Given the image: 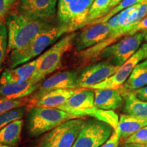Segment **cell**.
<instances>
[{
	"label": "cell",
	"mask_w": 147,
	"mask_h": 147,
	"mask_svg": "<svg viewBox=\"0 0 147 147\" xmlns=\"http://www.w3.org/2000/svg\"><path fill=\"white\" fill-rule=\"evenodd\" d=\"M25 100H11L0 97V115L14 108L25 106Z\"/></svg>",
	"instance_id": "f1b7e54d"
},
{
	"label": "cell",
	"mask_w": 147,
	"mask_h": 147,
	"mask_svg": "<svg viewBox=\"0 0 147 147\" xmlns=\"http://www.w3.org/2000/svg\"><path fill=\"white\" fill-rule=\"evenodd\" d=\"M95 92L87 88L76 89V91L65 104L59 106L60 109L82 118L84 116L93 117L97 108L94 105Z\"/></svg>",
	"instance_id": "ba28073f"
},
{
	"label": "cell",
	"mask_w": 147,
	"mask_h": 147,
	"mask_svg": "<svg viewBox=\"0 0 147 147\" xmlns=\"http://www.w3.org/2000/svg\"><path fill=\"white\" fill-rule=\"evenodd\" d=\"M78 71L70 70L58 72L49 77L43 83L40 84L38 90L33 93L32 96L29 98V104L31 106L42 95L52 91L61 89H78L77 79L79 76Z\"/></svg>",
	"instance_id": "7c38bea8"
},
{
	"label": "cell",
	"mask_w": 147,
	"mask_h": 147,
	"mask_svg": "<svg viewBox=\"0 0 147 147\" xmlns=\"http://www.w3.org/2000/svg\"><path fill=\"white\" fill-rule=\"evenodd\" d=\"M110 3L111 0H94L82 27L89 25L93 21L106 16L112 10Z\"/></svg>",
	"instance_id": "603a6c76"
},
{
	"label": "cell",
	"mask_w": 147,
	"mask_h": 147,
	"mask_svg": "<svg viewBox=\"0 0 147 147\" xmlns=\"http://www.w3.org/2000/svg\"><path fill=\"white\" fill-rule=\"evenodd\" d=\"M144 46L145 47V49H146V58H147V43L144 44Z\"/></svg>",
	"instance_id": "f35d334b"
},
{
	"label": "cell",
	"mask_w": 147,
	"mask_h": 147,
	"mask_svg": "<svg viewBox=\"0 0 147 147\" xmlns=\"http://www.w3.org/2000/svg\"><path fill=\"white\" fill-rule=\"evenodd\" d=\"M94 105L97 109L113 110L123 105L124 98L120 88L95 89Z\"/></svg>",
	"instance_id": "9a60e30c"
},
{
	"label": "cell",
	"mask_w": 147,
	"mask_h": 147,
	"mask_svg": "<svg viewBox=\"0 0 147 147\" xmlns=\"http://www.w3.org/2000/svg\"><path fill=\"white\" fill-rule=\"evenodd\" d=\"M119 141H120V135H119L118 128H116L114 129L113 133L112 134L110 138L100 147H118Z\"/></svg>",
	"instance_id": "4dcf8cb0"
},
{
	"label": "cell",
	"mask_w": 147,
	"mask_h": 147,
	"mask_svg": "<svg viewBox=\"0 0 147 147\" xmlns=\"http://www.w3.org/2000/svg\"><path fill=\"white\" fill-rule=\"evenodd\" d=\"M40 84H33L29 80L23 82H4L0 83V97L15 100L32 94L39 87Z\"/></svg>",
	"instance_id": "2e32d148"
},
{
	"label": "cell",
	"mask_w": 147,
	"mask_h": 147,
	"mask_svg": "<svg viewBox=\"0 0 147 147\" xmlns=\"http://www.w3.org/2000/svg\"><path fill=\"white\" fill-rule=\"evenodd\" d=\"M146 1H147V0H146Z\"/></svg>",
	"instance_id": "b9f144b4"
},
{
	"label": "cell",
	"mask_w": 147,
	"mask_h": 147,
	"mask_svg": "<svg viewBox=\"0 0 147 147\" xmlns=\"http://www.w3.org/2000/svg\"><path fill=\"white\" fill-rule=\"evenodd\" d=\"M147 31V17H144L138 23L134 26L133 29L129 32L128 36H133L136 33Z\"/></svg>",
	"instance_id": "1f68e13d"
},
{
	"label": "cell",
	"mask_w": 147,
	"mask_h": 147,
	"mask_svg": "<svg viewBox=\"0 0 147 147\" xmlns=\"http://www.w3.org/2000/svg\"><path fill=\"white\" fill-rule=\"evenodd\" d=\"M76 90V89H61L49 92L37 100L32 106L57 108L59 106L65 104L66 101L75 93Z\"/></svg>",
	"instance_id": "ac0fdd59"
},
{
	"label": "cell",
	"mask_w": 147,
	"mask_h": 147,
	"mask_svg": "<svg viewBox=\"0 0 147 147\" xmlns=\"http://www.w3.org/2000/svg\"><path fill=\"white\" fill-rule=\"evenodd\" d=\"M80 117L55 108L32 106L27 113V129L31 137L50 131L65 121Z\"/></svg>",
	"instance_id": "7a4b0ae2"
},
{
	"label": "cell",
	"mask_w": 147,
	"mask_h": 147,
	"mask_svg": "<svg viewBox=\"0 0 147 147\" xmlns=\"http://www.w3.org/2000/svg\"><path fill=\"white\" fill-rule=\"evenodd\" d=\"M17 0H0V21L8 13Z\"/></svg>",
	"instance_id": "f546056e"
},
{
	"label": "cell",
	"mask_w": 147,
	"mask_h": 147,
	"mask_svg": "<svg viewBox=\"0 0 147 147\" xmlns=\"http://www.w3.org/2000/svg\"><path fill=\"white\" fill-rule=\"evenodd\" d=\"M106 23H107L108 27H109L110 32H113V31L118 30V29H120L119 14L114 16L113 17H112L110 20H108Z\"/></svg>",
	"instance_id": "d6a6232c"
},
{
	"label": "cell",
	"mask_w": 147,
	"mask_h": 147,
	"mask_svg": "<svg viewBox=\"0 0 147 147\" xmlns=\"http://www.w3.org/2000/svg\"><path fill=\"white\" fill-rule=\"evenodd\" d=\"M144 40H145V41H146V42H147V32H146V36H145V37H144Z\"/></svg>",
	"instance_id": "ab89813d"
},
{
	"label": "cell",
	"mask_w": 147,
	"mask_h": 147,
	"mask_svg": "<svg viewBox=\"0 0 147 147\" xmlns=\"http://www.w3.org/2000/svg\"><path fill=\"white\" fill-rule=\"evenodd\" d=\"M124 98L123 111L125 115L147 118V101L140 100L133 91H125L120 87Z\"/></svg>",
	"instance_id": "ffe728a7"
},
{
	"label": "cell",
	"mask_w": 147,
	"mask_h": 147,
	"mask_svg": "<svg viewBox=\"0 0 147 147\" xmlns=\"http://www.w3.org/2000/svg\"><path fill=\"white\" fill-rule=\"evenodd\" d=\"M57 0H19L20 12L43 18L54 15Z\"/></svg>",
	"instance_id": "5bb4252c"
},
{
	"label": "cell",
	"mask_w": 147,
	"mask_h": 147,
	"mask_svg": "<svg viewBox=\"0 0 147 147\" xmlns=\"http://www.w3.org/2000/svg\"><path fill=\"white\" fill-rule=\"evenodd\" d=\"M124 144L147 145V125L136 132L124 140Z\"/></svg>",
	"instance_id": "4316f807"
},
{
	"label": "cell",
	"mask_w": 147,
	"mask_h": 147,
	"mask_svg": "<svg viewBox=\"0 0 147 147\" xmlns=\"http://www.w3.org/2000/svg\"><path fill=\"white\" fill-rule=\"evenodd\" d=\"M147 125V118L129 115H121L118 124L120 140H125L140 129Z\"/></svg>",
	"instance_id": "d6986e66"
},
{
	"label": "cell",
	"mask_w": 147,
	"mask_h": 147,
	"mask_svg": "<svg viewBox=\"0 0 147 147\" xmlns=\"http://www.w3.org/2000/svg\"><path fill=\"white\" fill-rule=\"evenodd\" d=\"M93 117L103 122L109 124L114 129L117 128L119 124V117L113 110H104L97 109L94 113Z\"/></svg>",
	"instance_id": "484cf974"
},
{
	"label": "cell",
	"mask_w": 147,
	"mask_h": 147,
	"mask_svg": "<svg viewBox=\"0 0 147 147\" xmlns=\"http://www.w3.org/2000/svg\"><path fill=\"white\" fill-rule=\"evenodd\" d=\"M0 147H12V146H8V145L3 144H2V143H0Z\"/></svg>",
	"instance_id": "74e56055"
},
{
	"label": "cell",
	"mask_w": 147,
	"mask_h": 147,
	"mask_svg": "<svg viewBox=\"0 0 147 147\" xmlns=\"http://www.w3.org/2000/svg\"><path fill=\"white\" fill-rule=\"evenodd\" d=\"M147 31L136 33L133 36H127L108 46L101 53L98 60L106 59L116 66H121L139 49Z\"/></svg>",
	"instance_id": "5b68a950"
},
{
	"label": "cell",
	"mask_w": 147,
	"mask_h": 147,
	"mask_svg": "<svg viewBox=\"0 0 147 147\" xmlns=\"http://www.w3.org/2000/svg\"><path fill=\"white\" fill-rule=\"evenodd\" d=\"M113 131L111 125L97 119L86 121L72 147H100Z\"/></svg>",
	"instance_id": "52a82bcc"
},
{
	"label": "cell",
	"mask_w": 147,
	"mask_h": 147,
	"mask_svg": "<svg viewBox=\"0 0 147 147\" xmlns=\"http://www.w3.org/2000/svg\"><path fill=\"white\" fill-rule=\"evenodd\" d=\"M67 32H71L70 28L66 25L50 27L40 32L23 49L12 51L10 55L11 68L18 67L30 61L53 45L59 38Z\"/></svg>",
	"instance_id": "3957f363"
},
{
	"label": "cell",
	"mask_w": 147,
	"mask_h": 147,
	"mask_svg": "<svg viewBox=\"0 0 147 147\" xmlns=\"http://www.w3.org/2000/svg\"><path fill=\"white\" fill-rule=\"evenodd\" d=\"M23 123V119H18L0 129V143L10 146H17L21 140Z\"/></svg>",
	"instance_id": "7402d4cb"
},
{
	"label": "cell",
	"mask_w": 147,
	"mask_h": 147,
	"mask_svg": "<svg viewBox=\"0 0 147 147\" xmlns=\"http://www.w3.org/2000/svg\"><path fill=\"white\" fill-rule=\"evenodd\" d=\"M71 0H59L58 1V10L63 9L65 5H67Z\"/></svg>",
	"instance_id": "e575fe53"
},
{
	"label": "cell",
	"mask_w": 147,
	"mask_h": 147,
	"mask_svg": "<svg viewBox=\"0 0 147 147\" xmlns=\"http://www.w3.org/2000/svg\"><path fill=\"white\" fill-rule=\"evenodd\" d=\"M133 92L140 100L147 101V85L140 89L135 90Z\"/></svg>",
	"instance_id": "836d02e7"
},
{
	"label": "cell",
	"mask_w": 147,
	"mask_h": 147,
	"mask_svg": "<svg viewBox=\"0 0 147 147\" xmlns=\"http://www.w3.org/2000/svg\"><path fill=\"white\" fill-rule=\"evenodd\" d=\"M8 47V31L6 25L0 23V67L4 60Z\"/></svg>",
	"instance_id": "83f0119b"
},
{
	"label": "cell",
	"mask_w": 147,
	"mask_h": 147,
	"mask_svg": "<svg viewBox=\"0 0 147 147\" xmlns=\"http://www.w3.org/2000/svg\"><path fill=\"white\" fill-rule=\"evenodd\" d=\"M37 67V59L12 69H5L0 77V83L23 82L28 80Z\"/></svg>",
	"instance_id": "e0dca14e"
},
{
	"label": "cell",
	"mask_w": 147,
	"mask_h": 147,
	"mask_svg": "<svg viewBox=\"0 0 147 147\" xmlns=\"http://www.w3.org/2000/svg\"><path fill=\"white\" fill-rule=\"evenodd\" d=\"M76 36V33L71 32L37 59V67L28 80L33 84H36L59 68L63 55L72 47Z\"/></svg>",
	"instance_id": "277c9868"
},
{
	"label": "cell",
	"mask_w": 147,
	"mask_h": 147,
	"mask_svg": "<svg viewBox=\"0 0 147 147\" xmlns=\"http://www.w3.org/2000/svg\"><path fill=\"white\" fill-rule=\"evenodd\" d=\"M94 0H71L61 10H58V18L61 25L70 28L71 32L83 26Z\"/></svg>",
	"instance_id": "9c48e42d"
},
{
	"label": "cell",
	"mask_w": 147,
	"mask_h": 147,
	"mask_svg": "<svg viewBox=\"0 0 147 147\" xmlns=\"http://www.w3.org/2000/svg\"><path fill=\"white\" fill-rule=\"evenodd\" d=\"M123 0H111V3H110V6H111L112 9H113L114 7L117 6L119 3H120Z\"/></svg>",
	"instance_id": "8d00e7d4"
},
{
	"label": "cell",
	"mask_w": 147,
	"mask_h": 147,
	"mask_svg": "<svg viewBox=\"0 0 147 147\" xmlns=\"http://www.w3.org/2000/svg\"><path fill=\"white\" fill-rule=\"evenodd\" d=\"M144 0H123L120 3H119L117 6L113 8L108 13L106 14V16H103L100 19L96 20V21H93L90 25H95V24L98 23H106L108 20H110L112 17L115 16V14H119V12H122L123 10H125L126 8H129V7L132 6V5L136 4L138 3L142 2Z\"/></svg>",
	"instance_id": "d4e9b609"
},
{
	"label": "cell",
	"mask_w": 147,
	"mask_h": 147,
	"mask_svg": "<svg viewBox=\"0 0 147 147\" xmlns=\"http://www.w3.org/2000/svg\"><path fill=\"white\" fill-rule=\"evenodd\" d=\"M146 147H147V145H146Z\"/></svg>",
	"instance_id": "60d3db41"
},
{
	"label": "cell",
	"mask_w": 147,
	"mask_h": 147,
	"mask_svg": "<svg viewBox=\"0 0 147 147\" xmlns=\"http://www.w3.org/2000/svg\"><path fill=\"white\" fill-rule=\"evenodd\" d=\"M147 85V59L134 67L126 82L121 86L124 90L134 91Z\"/></svg>",
	"instance_id": "44dd1931"
},
{
	"label": "cell",
	"mask_w": 147,
	"mask_h": 147,
	"mask_svg": "<svg viewBox=\"0 0 147 147\" xmlns=\"http://www.w3.org/2000/svg\"><path fill=\"white\" fill-rule=\"evenodd\" d=\"M27 110V106H23L1 114L0 115V129H1L12 121L22 119Z\"/></svg>",
	"instance_id": "cb8c5ba5"
},
{
	"label": "cell",
	"mask_w": 147,
	"mask_h": 147,
	"mask_svg": "<svg viewBox=\"0 0 147 147\" xmlns=\"http://www.w3.org/2000/svg\"><path fill=\"white\" fill-rule=\"evenodd\" d=\"M146 53L145 47L143 45L140 49L132 55L129 59L121 65L117 72L114 74L112 76L106 79L100 83L92 86L90 89H117L120 88L126 82L129 77L134 69V67L138 64L142 60L146 59Z\"/></svg>",
	"instance_id": "30bf717a"
},
{
	"label": "cell",
	"mask_w": 147,
	"mask_h": 147,
	"mask_svg": "<svg viewBox=\"0 0 147 147\" xmlns=\"http://www.w3.org/2000/svg\"><path fill=\"white\" fill-rule=\"evenodd\" d=\"M5 25L8 31V47L12 51L26 47L40 32L51 27L48 18L35 17L22 12L8 15Z\"/></svg>",
	"instance_id": "6da1fadb"
},
{
	"label": "cell",
	"mask_w": 147,
	"mask_h": 147,
	"mask_svg": "<svg viewBox=\"0 0 147 147\" xmlns=\"http://www.w3.org/2000/svg\"><path fill=\"white\" fill-rule=\"evenodd\" d=\"M108 61H102L86 67L77 79V88L90 89L92 86L100 83L112 76L120 68Z\"/></svg>",
	"instance_id": "8fae6325"
},
{
	"label": "cell",
	"mask_w": 147,
	"mask_h": 147,
	"mask_svg": "<svg viewBox=\"0 0 147 147\" xmlns=\"http://www.w3.org/2000/svg\"><path fill=\"white\" fill-rule=\"evenodd\" d=\"M85 123L82 118L65 121L46 135L40 147H72Z\"/></svg>",
	"instance_id": "8992f818"
},
{
	"label": "cell",
	"mask_w": 147,
	"mask_h": 147,
	"mask_svg": "<svg viewBox=\"0 0 147 147\" xmlns=\"http://www.w3.org/2000/svg\"><path fill=\"white\" fill-rule=\"evenodd\" d=\"M110 33L107 23L89 25L76 38V49L78 52L89 49L105 40Z\"/></svg>",
	"instance_id": "4fadbf2b"
},
{
	"label": "cell",
	"mask_w": 147,
	"mask_h": 147,
	"mask_svg": "<svg viewBox=\"0 0 147 147\" xmlns=\"http://www.w3.org/2000/svg\"><path fill=\"white\" fill-rule=\"evenodd\" d=\"M121 147H146V145L138 144H125Z\"/></svg>",
	"instance_id": "d590c367"
}]
</instances>
